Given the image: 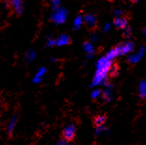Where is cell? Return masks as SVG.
Returning a JSON list of instances; mask_svg holds the SVG:
<instances>
[{"instance_id":"obj_29","label":"cell","mask_w":146,"mask_h":145,"mask_svg":"<svg viewBox=\"0 0 146 145\" xmlns=\"http://www.w3.org/2000/svg\"><path fill=\"white\" fill-rule=\"evenodd\" d=\"M50 61H51L52 63H55V62L57 61V58H55V57H51V58H50Z\"/></svg>"},{"instance_id":"obj_17","label":"cell","mask_w":146,"mask_h":145,"mask_svg":"<svg viewBox=\"0 0 146 145\" xmlns=\"http://www.w3.org/2000/svg\"><path fill=\"white\" fill-rule=\"evenodd\" d=\"M139 94L141 98L146 97V81H141L139 85Z\"/></svg>"},{"instance_id":"obj_21","label":"cell","mask_w":146,"mask_h":145,"mask_svg":"<svg viewBox=\"0 0 146 145\" xmlns=\"http://www.w3.org/2000/svg\"><path fill=\"white\" fill-rule=\"evenodd\" d=\"M105 131H106V128L103 126V124H102V126H98L97 127V129H96V134H97V135H100L102 133H104Z\"/></svg>"},{"instance_id":"obj_7","label":"cell","mask_w":146,"mask_h":145,"mask_svg":"<svg viewBox=\"0 0 146 145\" xmlns=\"http://www.w3.org/2000/svg\"><path fill=\"white\" fill-rule=\"evenodd\" d=\"M118 50H119V54L120 55H124V54H129L130 52L133 51L134 49V44L132 42H125V43H123L120 44L119 46H117Z\"/></svg>"},{"instance_id":"obj_16","label":"cell","mask_w":146,"mask_h":145,"mask_svg":"<svg viewBox=\"0 0 146 145\" xmlns=\"http://www.w3.org/2000/svg\"><path fill=\"white\" fill-rule=\"evenodd\" d=\"M118 55H120V54H119V50H118L117 47H115L114 49H111V51L108 52V54H106V57H107L108 59H110L111 61H112L114 58L117 57Z\"/></svg>"},{"instance_id":"obj_28","label":"cell","mask_w":146,"mask_h":145,"mask_svg":"<svg viewBox=\"0 0 146 145\" xmlns=\"http://www.w3.org/2000/svg\"><path fill=\"white\" fill-rule=\"evenodd\" d=\"M98 36L97 35H93L92 36V41H94V42H96V41H97L98 40Z\"/></svg>"},{"instance_id":"obj_9","label":"cell","mask_w":146,"mask_h":145,"mask_svg":"<svg viewBox=\"0 0 146 145\" xmlns=\"http://www.w3.org/2000/svg\"><path fill=\"white\" fill-rule=\"evenodd\" d=\"M69 43H70V38L67 34H62L56 38V46H58V47L67 46Z\"/></svg>"},{"instance_id":"obj_19","label":"cell","mask_w":146,"mask_h":145,"mask_svg":"<svg viewBox=\"0 0 146 145\" xmlns=\"http://www.w3.org/2000/svg\"><path fill=\"white\" fill-rule=\"evenodd\" d=\"M105 121H106V117H104V116H98L95 118V124L97 126H102V124L105 123Z\"/></svg>"},{"instance_id":"obj_22","label":"cell","mask_w":146,"mask_h":145,"mask_svg":"<svg viewBox=\"0 0 146 145\" xmlns=\"http://www.w3.org/2000/svg\"><path fill=\"white\" fill-rule=\"evenodd\" d=\"M52 9L54 8H57V7H60V3H61V0H52Z\"/></svg>"},{"instance_id":"obj_26","label":"cell","mask_w":146,"mask_h":145,"mask_svg":"<svg viewBox=\"0 0 146 145\" xmlns=\"http://www.w3.org/2000/svg\"><path fill=\"white\" fill-rule=\"evenodd\" d=\"M110 29H111V24H106L105 25H104V27H103V31L104 32H108V31H110Z\"/></svg>"},{"instance_id":"obj_31","label":"cell","mask_w":146,"mask_h":145,"mask_svg":"<svg viewBox=\"0 0 146 145\" xmlns=\"http://www.w3.org/2000/svg\"><path fill=\"white\" fill-rule=\"evenodd\" d=\"M144 32H145V35H146V29H145V31H144Z\"/></svg>"},{"instance_id":"obj_20","label":"cell","mask_w":146,"mask_h":145,"mask_svg":"<svg viewBox=\"0 0 146 145\" xmlns=\"http://www.w3.org/2000/svg\"><path fill=\"white\" fill-rule=\"evenodd\" d=\"M100 90H98V89H95V90H93V92L91 93V97L93 99H96V98H98L99 95H100Z\"/></svg>"},{"instance_id":"obj_4","label":"cell","mask_w":146,"mask_h":145,"mask_svg":"<svg viewBox=\"0 0 146 145\" xmlns=\"http://www.w3.org/2000/svg\"><path fill=\"white\" fill-rule=\"evenodd\" d=\"M48 72V70L46 67H40L38 68V70H36V74L34 75V77L32 79V82L35 84H39L41 83L43 81V79H44L45 75L47 74Z\"/></svg>"},{"instance_id":"obj_15","label":"cell","mask_w":146,"mask_h":145,"mask_svg":"<svg viewBox=\"0 0 146 145\" xmlns=\"http://www.w3.org/2000/svg\"><path fill=\"white\" fill-rule=\"evenodd\" d=\"M82 24H84V17L81 15L76 16V18L73 21V29L74 30H78L82 27Z\"/></svg>"},{"instance_id":"obj_32","label":"cell","mask_w":146,"mask_h":145,"mask_svg":"<svg viewBox=\"0 0 146 145\" xmlns=\"http://www.w3.org/2000/svg\"><path fill=\"white\" fill-rule=\"evenodd\" d=\"M50 1H52V0H50Z\"/></svg>"},{"instance_id":"obj_13","label":"cell","mask_w":146,"mask_h":145,"mask_svg":"<svg viewBox=\"0 0 146 145\" xmlns=\"http://www.w3.org/2000/svg\"><path fill=\"white\" fill-rule=\"evenodd\" d=\"M114 25L117 28H120V29L125 28V27H127V19L123 18L122 16H121V17H116V19L114 20Z\"/></svg>"},{"instance_id":"obj_30","label":"cell","mask_w":146,"mask_h":145,"mask_svg":"<svg viewBox=\"0 0 146 145\" xmlns=\"http://www.w3.org/2000/svg\"><path fill=\"white\" fill-rule=\"evenodd\" d=\"M131 1H134V2H137L138 0H131Z\"/></svg>"},{"instance_id":"obj_11","label":"cell","mask_w":146,"mask_h":145,"mask_svg":"<svg viewBox=\"0 0 146 145\" xmlns=\"http://www.w3.org/2000/svg\"><path fill=\"white\" fill-rule=\"evenodd\" d=\"M36 58V52L34 49H28L25 54V60L27 64H31L33 61Z\"/></svg>"},{"instance_id":"obj_18","label":"cell","mask_w":146,"mask_h":145,"mask_svg":"<svg viewBox=\"0 0 146 145\" xmlns=\"http://www.w3.org/2000/svg\"><path fill=\"white\" fill-rule=\"evenodd\" d=\"M46 46L49 48H52L54 46H56V38H54L51 36L46 37Z\"/></svg>"},{"instance_id":"obj_27","label":"cell","mask_w":146,"mask_h":145,"mask_svg":"<svg viewBox=\"0 0 146 145\" xmlns=\"http://www.w3.org/2000/svg\"><path fill=\"white\" fill-rule=\"evenodd\" d=\"M111 72V74L113 75V76H115L116 74H117V68L116 67H114V68H112V70H110Z\"/></svg>"},{"instance_id":"obj_23","label":"cell","mask_w":146,"mask_h":145,"mask_svg":"<svg viewBox=\"0 0 146 145\" xmlns=\"http://www.w3.org/2000/svg\"><path fill=\"white\" fill-rule=\"evenodd\" d=\"M68 142H69L68 140H67L66 139H64V138H63V139L59 140L57 141V144H58V145H67V144H68Z\"/></svg>"},{"instance_id":"obj_1","label":"cell","mask_w":146,"mask_h":145,"mask_svg":"<svg viewBox=\"0 0 146 145\" xmlns=\"http://www.w3.org/2000/svg\"><path fill=\"white\" fill-rule=\"evenodd\" d=\"M97 70L94 78H93L92 86H98L102 83H105V81L107 79L110 70L111 68V61L106 56L98 59V61L96 64Z\"/></svg>"},{"instance_id":"obj_3","label":"cell","mask_w":146,"mask_h":145,"mask_svg":"<svg viewBox=\"0 0 146 145\" xmlns=\"http://www.w3.org/2000/svg\"><path fill=\"white\" fill-rule=\"evenodd\" d=\"M8 5L13 9L16 15H22L24 13V0H7Z\"/></svg>"},{"instance_id":"obj_10","label":"cell","mask_w":146,"mask_h":145,"mask_svg":"<svg viewBox=\"0 0 146 145\" xmlns=\"http://www.w3.org/2000/svg\"><path fill=\"white\" fill-rule=\"evenodd\" d=\"M84 22L89 26V27H94V26L97 24L98 19L96 17V15L92 14V13H88V14L84 15Z\"/></svg>"},{"instance_id":"obj_5","label":"cell","mask_w":146,"mask_h":145,"mask_svg":"<svg viewBox=\"0 0 146 145\" xmlns=\"http://www.w3.org/2000/svg\"><path fill=\"white\" fill-rule=\"evenodd\" d=\"M76 134V127L73 124H68L63 130V138L67 140L70 141L74 139Z\"/></svg>"},{"instance_id":"obj_24","label":"cell","mask_w":146,"mask_h":145,"mask_svg":"<svg viewBox=\"0 0 146 145\" xmlns=\"http://www.w3.org/2000/svg\"><path fill=\"white\" fill-rule=\"evenodd\" d=\"M122 14H123V11H121V9H116V11H114L115 17H121Z\"/></svg>"},{"instance_id":"obj_25","label":"cell","mask_w":146,"mask_h":145,"mask_svg":"<svg viewBox=\"0 0 146 145\" xmlns=\"http://www.w3.org/2000/svg\"><path fill=\"white\" fill-rule=\"evenodd\" d=\"M131 35V29L129 27H125V37H130Z\"/></svg>"},{"instance_id":"obj_14","label":"cell","mask_w":146,"mask_h":145,"mask_svg":"<svg viewBox=\"0 0 146 145\" xmlns=\"http://www.w3.org/2000/svg\"><path fill=\"white\" fill-rule=\"evenodd\" d=\"M102 97H103L104 99L109 102L111 100L112 98V91H111V85H107L105 88V90L103 91V93H102Z\"/></svg>"},{"instance_id":"obj_2","label":"cell","mask_w":146,"mask_h":145,"mask_svg":"<svg viewBox=\"0 0 146 145\" xmlns=\"http://www.w3.org/2000/svg\"><path fill=\"white\" fill-rule=\"evenodd\" d=\"M68 12L67 9L60 6V7H57V8L52 9L50 19H51V21L54 23V24L60 25L66 23V21H67V19H68Z\"/></svg>"},{"instance_id":"obj_8","label":"cell","mask_w":146,"mask_h":145,"mask_svg":"<svg viewBox=\"0 0 146 145\" xmlns=\"http://www.w3.org/2000/svg\"><path fill=\"white\" fill-rule=\"evenodd\" d=\"M144 52H145L144 47H141V49H140V50H139V52H136V54H132V55H130V56L128 57V61H129V63H131V64L138 63V62L140 61L141 59V57L143 56Z\"/></svg>"},{"instance_id":"obj_6","label":"cell","mask_w":146,"mask_h":145,"mask_svg":"<svg viewBox=\"0 0 146 145\" xmlns=\"http://www.w3.org/2000/svg\"><path fill=\"white\" fill-rule=\"evenodd\" d=\"M17 123H18V116L15 114L9 120L8 124H7L6 132L9 136H11V135H12V133L14 132V129H15L16 126H17Z\"/></svg>"},{"instance_id":"obj_12","label":"cell","mask_w":146,"mask_h":145,"mask_svg":"<svg viewBox=\"0 0 146 145\" xmlns=\"http://www.w3.org/2000/svg\"><path fill=\"white\" fill-rule=\"evenodd\" d=\"M84 50L87 54L88 58H92L95 54V47L91 42H84Z\"/></svg>"}]
</instances>
